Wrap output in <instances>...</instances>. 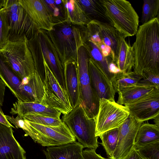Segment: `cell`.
Listing matches in <instances>:
<instances>
[{"label":"cell","instance_id":"obj_1","mask_svg":"<svg viewBox=\"0 0 159 159\" xmlns=\"http://www.w3.org/2000/svg\"><path fill=\"white\" fill-rule=\"evenodd\" d=\"M136 35L132 46L134 56L133 71L142 76L144 72L159 73L158 18L140 25Z\"/></svg>","mask_w":159,"mask_h":159},{"label":"cell","instance_id":"obj_2","mask_svg":"<svg viewBox=\"0 0 159 159\" xmlns=\"http://www.w3.org/2000/svg\"><path fill=\"white\" fill-rule=\"evenodd\" d=\"M65 20L56 23L52 30H44L57 52L62 65L69 60H77L78 49L83 46L85 26L82 30Z\"/></svg>","mask_w":159,"mask_h":159},{"label":"cell","instance_id":"obj_3","mask_svg":"<svg viewBox=\"0 0 159 159\" xmlns=\"http://www.w3.org/2000/svg\"><path fill=\"white\" fill-rule=\"evenodd\" d=\"M110 24L124 38L136 35L139 16L132 5L125 0H100Z\"/></svg>","mask_w":159,"mask_h":159},{"label":"cell","instance_id":"obj_4","mask_svg":"<svg viewBox=\"0 0 159 159\" xmlns=\"http://www.w3.org/2000/svg\"><path fill=\"white\" fill-rule=\"evenodd\" d=\"M25 35L9 36L7 43L0 51L22 80L35 71L34 61Z\"/></svg>","mask_w":159,"mask_h":159},{"label":"cell","instance_id":"obj_5","mask_svg":"<svg viewBox=\"0 0 159 159\" xmlns=\"http://www.w3.org/2000/svg\"><path fill=\"white\" fill-rule=\"evenodd\" d=\"M62 120L84 148L96 150L98 147L95 119L88 116L80 103L64 115Z\"/></svg>","mask_w":159,"mask_h":159},{"label":"cell","instance_id":"obj_6","mask_svg":"<svg viewBox=\"0 0 159 159\" xmlns=\"http://www.w3.org/2000/svg\"><path fill=\"white\" fill-rule=\"evenodd\" d=\"M89 56L83 46L77 52V62L79 75L80 102L88 116L94 118L98 114L99 100L92 86L88 70Z\"/></svg>","mask_w":159,"mask_h":159},{"label":"cell","instance_id":"obj_7","mask_svg":"<svg viewBox=\"0 0 159 159\" xmlns=\"http://www.w3.org/2000/svg\"><path fill=\"white\" fill-rule=\"evenodd\" d=\"M26 121L30 125L27 136H29L34 142L42 146H58L76 141L75 137L63 121L60 125L54 126Z\"/></svg>","mask_w":159,"mask_h":159},{"label":"cell","instance_id":"obj_8","mask_svg":"<svg viewBox=\"0 0 159 159\" xmlns=\"http://www.w3.org/2000/svg\"><path fill=\"white\" fill-rule=\"evenodd\" d=\"M98 111L94 118L95 136L99 137L108 130L118 128L130 115L125 106L104 99L99 100Z\"/></svg>","mask_w":159,"mask_h":159},{"label":"cell","instance_id":"obj_9","mask_svg":"<svg viewBox=\"0 0 159 159\" xmlns=\"http://www.w3.org/2000/svg\"><path fill=\"white\" fill-rule=\"evenodd\" d=\"M43 57L45 71L44 94L40 104L67 114L72 109L67 93L60 86Z\"/></svg>","mask_w":159,"mask_h":159},{"label":"cell","instance_id":"obj_10","mask_svg":"<svg viewBox=\"0 0 159 159\" xmlns=\"http://www.w3.org/2000/svg\"><path fill=\"white\" fill-rule=\"evenodd\" d=\"M3 7L8 19L9 36L25 35L29 40L35 34L38 30L19 0H6Z\"/></svg>","mask_w":159,"mask_h":159},{"label":"cell","instance_id":"obj_11","mask_svg":"<svg viewBox=\"0 0 159 159\" xmlns=\"http://www.w3.org/2000/svg\"><path fill=\"white\" fill-rule=\"evenodd\" d=\"M35 35L45 60L60 86L66 91L64 66L56 49L43 30H38Z\"/></svg>","mask_w":159,"mask_h":159},{"label":"cell","instance_id":"obj_12","mask_svg":"<svg viewBox=\"0 0 159 159\" xmlns=\"http://www.w3.org/2000/svg\"><path fill=\"white\" fill-rule=\"evenodd\" d=\"M130 115L143 122L154 119L159 115V89L152 92L139 100L125 105Z\"/></svg>","mask_w":159,"mask_h":159},{"label":"cell","instance_id":"obj_13","mask_svg":"<svg viewBox=\"0 0 159 159\" xmlns=\"http://www.w3.org/2000/svg\"><path fill=\"white\" fill-rule=\"evenodd\" d=\"M143 122L129 115L118 128V138L116 148L111 159H122L134 146L136 136Z\"/></svg>","mask_w":159,"mask_h":159},{"label":"cell","instance_id":"obj_14","mask_svg":"<svg viewBox=\"0 0 159 159\" xmlns=\"http://www.w3.org/2000/svg\"><path fill=\"white\" fill-rule=\"evenodd\" d=\"M38 30H52L55 24L44 0H19Z\"/></svg>","mask_w":159,"mask_h":159},{"label":"cell","instance_id":"obj_15","mask_svg":"<svg viewBox=\"0 0 159 159\" xmlns=\"http://www.w3.org/2000/svg\"><path fill=\"white\" fill-rule=\"evenodd\" d=\"M25 153L15 139L12 127L0 123V159H26Z\"/></svg>","mask_w":159,"mask_h":159},{"label":"cell","instance_id":"obj_16","mask_svg":"<svg viewBox=\"0 0 159 159\" xmlns=\"http://www.w3.org/2000/svg\"><path fill=\"white\" fill-rule=\"evenodd\" d=\"M88 70L93 89L99 100L104 98L115 101L116 93L111 83L89 58Z\"/></svg>","mask_w":159,"mask_h":159},{"label":"cell","instance_id":"obj_17","mask_svg":"<svg viewBox=\"0 0 159 159\" xmlns=\"http://www.w3.org/2000/svg\"><path fill=\"white\" fill-rule=\"evenodd\" d=\"M64 70L66 91L73 108L80 102V86L77 61L71 60L66 61Z\"/></svg>","mask_w":159,"mask_h":159},{"label":"cell","instance_id":"obj_18","mask_svg":"<svg viewBox=\"0 0 159 159\" xmlns=\"http://www.w3.org/2000/svg\"><path fill=\"white\" fill-rule=\"evenodd\" d=\"M0 78L18 100L24 102L20 89L23 80L13 69L0 51Z\"/></svg>","mask_w":159,"mask_h":159},{"label":"cell","instance_id":"obj_19","mask_svg":"<svg viewBox=\"0 0 159 159\" xmlns=\"http://www.w3.org/2000/svg\"><path fill=\"white\" fill-rule=\"evenodd\" d=\"M10 113L17 114L21 117L29 114H36L46 116L60 119L61 113L57 110L47 107L39 103L24 102L17 100L13 104Z\"/></svg>","mask_w":159,"mask_h":159},{"label":"cell","instance_id":"obj_20","mask_svg":"<svg viewBox=\"0 0 159 159\" xmlns=\"http://www.w3.org/2000/svg\"><path fill=\"white\" fill-rule=\"evenodd\" d=\"M20 89L24 102L41 103L44 94V84L36 71L23 80Z\"/></svg>","mask_w":159,"mask_h":159},{"label":"cell","instance_id":"obj_21","mask_svg":"<svg viewBox=\"0 0 159 159\" xmlns=\"http://www.w3.org/2000/svg\"><path fill=\"white\" fill-rule=\"evenodd\" d=\"M95 20L98 26L101 41L110 48L113 61L116 64L121 39L124 36L110 24Z\"/></svg>","mask_w":159,"mask_h":159},{"label":"cell","instance_id":"obj_22","mask_svg":"<svg viewBox=\"0 0 159 159\" xmlns=\"http://www.w3.org/2000/svg\"><path fill=\"white\" fill-rule=\"evenodd\" d=\"M84 147L76 141L58 146L48 147L43 151L46 159H84Z\"/></svg>","mask_w":159,"mask_h":159},{"label":"cell","instance_id":"obj_23","mask_svg":"<svg viewBox=\"0 0 159 159\" xmlns=\"http://www.w3.org/2000/svg\"><path fill=\"white\" fill-rule=\"evenodd\" d=\"M83 46L85 48L89 58L111 83L115 75L110 73L108 66L110 63L114 61L112 57H104L98 47L90 40H85Z\"/></svg>","mask_w":159,"mask_h":159},{"label":"cell","instance_id":"obj_24","mask_svg":"<svg viewBox=\"0 0 159 159\" xmlns=\"http://www.w3.org/2000/svg\"><path fill=\"white\" fill-rule=\"evenodd\" d=\"M65 21L76 25H86L91 20L76 0H62Z\"/></svg>","mask_w":159,"mask_h":159},{"label":"cell","instance_id":"obj_25","mask_svg":"<svg viewBox=\"0 0 159 159\" xmlns=\"http://www.w3.org/2000/svg\"><path fill=\"white\" fill-rule=\"evenodd\" d=\"M125 39L123 36L121 38L116 64L121 72L129 73L132 71L134 66V52L132 46Z\"/></svg>","mask_w":159,"mask_h":159},{"label":"cell","instance_id":"obj_26","mask_svg":"<svg viewBox=\"0 0 159 159\" xmlns=\"http://www.w3.org/2000/svg\"><path fill=\"white\" fill-rule=\"evenodd\" d=\"M159 141V127L148 122L142 124L137 134L135 147H141Z\"/></svg>","mask_w":159,"mask_h":159},{"label":"cell","instance_id":"obj_27","mask_svg":"<svg viewBox=\"0 0 159 159\" xmlns=\"http://www.w3.org/2000/svg\"><path fill=\"white\" fill-rule=\"evenodd\" d=\"M155 88L136 85L124 89L118 93L116 102L125 105L134 102L152 92Z\"/></svg>","mask_w":159,"mask_h":159},{"label":"cell","instance_id":"obj_28","mask_svg":"<svg viewBox=\"0 0 159 159\" xmlns=\"http://www.w3.org/2000/svg\"><path fill=\"white\" fill-rule=\"evenodd\" d=\"M86 15L91 20L110 23L100 0H78Z\"/></svg>","mask_w":159,"mask_h":159},{"label":"cell","instance_id":"obj_29","mask_svg":"<svg viewBox=\"0 0 159 159\" xmlns=\"http://www.w3.org/2000/svg\"><path fill=\"white\" fill-rule=\"evenodd\" d=\"M143 77L139 74L132 71L129 73L120 72L115 74L111 80V84L115 93L137 85Z\"/></svg>","mask_w":159,"mask_h":159},{"label":"cell","instance_id":"obj_30","mask_svg":"<svg viewBox=\"0 0 159 159\" xmlns=\"http://www.w3.org/2000/svg\"><path fill=\"white\" fill-rule=\"evenodd\" d=\"M28 43L29 48L33 56L35 71L39 75L43 82L45 78L43 58L35 34L28 40Z\"/></svg>","mask_w":159,"mask_h":159},{"label":"cell","instance_id":"obj_31","mask_svg":"<svg viewBox=\"0 0 159 159\" xmlns=\"http://www.w3.org/2000/svg\"><path fill=\"white\" fill-rule=\"evenodd\" d=\"M119 129L116 128L104 132L99 136L103 147L109 158L111 159L117 143Z\"/></svg>","mask_w":159,"mask_h":159},{"label":"cell","instance_id":"obj_32","mask_svg":"<svg viewBox=\"0 0 159 159\" xmlns=\"http://www.w3.org/2000/svg\"><path fill=\"white\" fill-rule=\"evenodd\" d=\"M159 0H144L141 22L142 24L158 18Z\"/></svg>","mask_w":159,"mask_h":159},{"label":"cell","instance_id":"obj_33","mask_svg":"<svg viewBox=\"0 0 159 159\" xmlns=\"http://www.w3.org/2000/svg\"><path fill=\"white\" fill-rule=\"evenodd\" d=\"M44 0L52 15L55 24L65 20L62 0Z\"/></svg>","mask_w":159,"mask_h":159},{"label":"cell","instance_id":"obj_34","mask_svg":"<svg viewBox=\"0 0 159 159\" xmlns=\"http://www.w3.org/2000/svg\"><path fill=\"white\" fill-rule=\"evenodd\" d=\"M25 120L41 125L56 126L62 123L61 119H58L36 114H29L22 117Z\"/></svg>","mask_w":159,"mask_h":159},{"label":"cell","instance_id":"obj_35","mask_svg":"<svg viewBox=\"0 0 159 159\" xmlns=\"http://www.w3.org/2000/svg\"><path fill=\"white\" fill-rule=\"evenodd\" d=\"M9 26L6 11L0 9V50L6 44L8 40Z\"/></svg>","mask_w":159,"mask_h":159},{"label":"cell","instance_id":"obj_36","mask_svg":"<svg viewBox=\"0 0 159 159\" xmlns=\"http://www.w3.org/2000/svg\"><path fill=\"white\" fill-rule=\"evenodd\" d=\"M134 148L146 159H159V141Z\"/></svg>","mask_w":159,"mask_h":159},{"label":"cell","instance_id":"obj_37","mask_svg":"<svg viewBox=\"0 0 159 159\" xmlns=\"http://www.w3.org/2000/svg\"><path fill=\"white\" fill-rule=\"evenodd\" d=\"M143 78L137 85L153 87L159 89V73L151 71L144 72L142 74Z\"/></svg>","mask_w":159,"mask_h":159},{"label":"cell","instance_id":"obj_38","mask_svg":"<svg viewBox=\"0 0 159 159\" xmlns=\"http://www.w3.org/2000/svg\"><path fill=\"white\" fill-rule=\"evenodd\" d=\"M94 149L87 148L83 150V155L84 159H110L102 157L97 154Z\"/></svg>","mask_w":159,"mask_h":159},{"label":"cell","instance_id":"obj_39","mask_svg":"<svg viewBox=\"0 0 159 159\" xmlns=\"http://www.w3.org/2000/svg\"><path fill=\"white\" fill-rule=\"evenodd\" d=\"M95 44L100 49L102 55L104 57H111L113 58L111 50L110 47L107 46L102 42Z\"/></svg>","mask_w":159,"mask_h":159},{"label":"cell","instance_id":"obj_40","mask_svg":"<svg viewBox=\"0 0 159 159\" xmlns=\"http://www.w3.org/2000/svg\"><path fill=\"white\" fill-rule=\"evenodd\" d=\"M122 159H146L134 147L130 152Z\"/></svg>","mask_w":159,"mask_h":159},{"label":"cell","instance_id":"obj_41","mask_svg":"<svg viewBox=\"0 0 159 159\" xmlns=\"http://www.w3.org/2000/svg\"><path fill=\"white\" fill-rule=\"evenodd\" d=\"M6 85L0 78V106H3Z\"/></svg>","mask_w":159,"mask_h":159},{"label":"cell","instance_id":"obj_42","mask_svg":"<svg viewBox=\"0 0 159 159\" xmlns=\"http://www.w3.org/2000/svg\"><path fill=\"white\" fill-rule=\"evenodd\" d=\"M0 123L8 127L15 128L7 119L2 109L0 107Z\"/></svg>","mask_w":159,"mask_h":159},{"label":"cell","instance_id":"obj_43","mask_svg":"<svg viewBox=\"0 0 159 159\" xmlns=\"http://www.w3.org/2000/svg\"><path fill=\"white\" fill-rule=\"evenodd\" d=\"M108 68L110 73L112 74L115 75L120 72L116 64L113 61L110 63Z\"/></svg>","mask_w":159,"mask_h":159},{"label":"cell","instance_id":"obj_44","mask_svg":"<svg viewBox=\"0 0 159 159\" xmlns=\"http://www.w3.org/2000/svg\"><path fill=\"white\" fill-rule=\"evenodd\" d=\"M153 120L154 124L159 127V115L157 116Z\"/></svg>","mask_w":159,"mask_h":159},{"label":"cell","instance_id":"obj_45","mask_svg":"<svg viewBox=\"0 0 159 159\" xmlns=\"http://www.w3.org/2000/svg\"><path fill=\"white\" fill-rule=\"evenodd\" d=\"M6 1V0H0V9L4 7Z\"/></svg>","mask_w":159,"mask_h":159}]
</instances>
